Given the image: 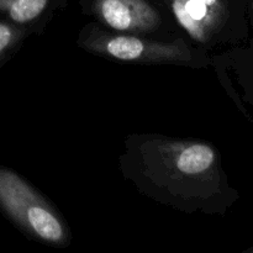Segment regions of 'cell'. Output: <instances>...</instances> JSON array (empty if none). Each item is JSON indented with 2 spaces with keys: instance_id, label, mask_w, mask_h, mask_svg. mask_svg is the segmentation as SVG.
Segmentation results:
<instances>
[{
  "instance_id": "obj_5",
  "label": "cell",
  "mask_w": 253,
  "mask_h": 253,
  "mask_svg": "<svg viewBox=\"0 0 253 253\" xmlns=\"http://www.w3.org/2000/svg\"><path fill=\"white\" fill-rule=\"evenodd\" d=\"M89 12L111 31L151 34L162 25L160 11L147 0H91Z\"/></svg>"
},
{
  "instance_id": "obj_4",
  "label": "cell",
  "mask_w": 253,
  "mask_h": 253,
  "mask_svg": "<svg viewBox=\"0 0 253 253\" xmlns=\"http://www.w3.org/2000/svg\"><path fill=\"white\" fill-rule=\"evenodd\" d=\"M177 24L203 48L236 43L249 27L234 0H167Z\"/></svg>"
},
{
  "instance_id": "obj_6",
  "label": "cell",
  "mask_w": 253,
  "mask_h": 253,
  "mask_svg": "<svg viewBox=\"0 0 253 253\" xmlns=\"http://www.w3.org/2000/svg\"><path fill=\"white\" fill-rule=\"evenodd\" d=\"M52 2L53 0H0V20L31 29L46 15Z\"/></svg>"
},
{
  "instance_id": "obj_7",
  "label": "cell",
  "mask_w": 253,
  "mask_h": 253,
  "mask_svg": "<svg viewBox=\"0 0 253 253\" xmlns=\"http://www.w3.org/2000/svg\"><path fill=\"white\" fill-rule=\"evenodd\" d=\"M31 32V29L0 20V69L21 48Z\"/></svg>"
},
{
  "instance_id": "obj_2",
  "label": "cell",
  "mask_w": 253,
  "mask_h": 253,
  "mask_svg": "<svg viewBox=\"0 0 253 253\" xmlns=\"http://www.w3.org/2000/svg\"><path fill=\"white\" fill-rule=\"evenodd\" d=\"M77 46L89 53L137 64H172V66L207 68L210 57L203 47H193L184 39L156 41L133 34L106 30L89 22L79 31Z\"/></svg>"
},
{
  "instance_id": "obj_8",
  "label": "cell",
  "mask_w": 253,
  "mask_h": 253,
  "mask_svg": "<svg viewBox=\"0 0 253 253\" xmlns=\"http://www.w3.org/2000/svg\"><path fill=\"white\" fill-rule=\"evenodd\" d=\"M250 10H251V20H252V27H253V0H250Z\"/></svg>"
},
{
  "instance_id": "obj_9",
  "label": "cell",
  "mask_w": 253,
  "mask_h": 253,
  "mask_svg": "<svg viewBox=\"0 0 253 253\" xmlns=\"http://www.w3.org/2000/svg\"><path fill=\"white\" fill-rule=\"evenodd\" d=\"M246 253H253V247H251V249H249V250H247Z\"/></svg>"
},
{
  "instance_id": "obj_1",
  "label": "cell",
  "mask_w": 253,
  "mask_h": 253,
  "mask_svg": "<svg viewBox=\"0 0 253 253\" xmlns=\"http://www.w3.org/2000/svg\"><path fill=\"white\" fill-rule=\"evenodd\" d=\"M120 167L143 195L185 214L225 215L239 199L219 151L203 141L158 133L131 135Z\"/></svg>"
},
{
  "instance_id": "obj_3",
  "label": "cell",
  "mask_w": 253,
  "mask_h": 253,
  "mask_svg": "<svg viewBox=\"0 0 253 253\" xmlns=\"http://www.w3.org/2000/svg\"><path fill=\"white\" fill-rule=\"evenodd\" d=\"M0 211L31 240L64 249L71 230L58 210L19 173L0 166Z\"/></svg>"
}]
</instances>
